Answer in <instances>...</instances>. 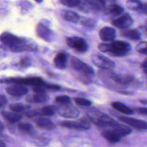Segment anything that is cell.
<instances>
[{"instance_id": "1", "label": "cell", "mask_w": 147, "mask_h": 147, "mask_svg": "<svg viewBox=\"0 0 147 147\" xmlns=\"http://www.w3.org/2000/svg\"><path fill=\"white\" fill-rule=\"evenodd\" d=\"M100 133L103 137L111 144L119 142L122 137L131 133V129L124 124L118 123L115 121L109 126L100 128Z\"/></svg>"}, {"instance_id": "2", "label": "cell", "mask_w": 147, "mask_h": 147, "mask_svg": "<svg viewBox=\"0 0 147 147\" xmlns=\"http://www.w3.org/2000/svg\"><path fill=\"white\" fill-rule=\"evenodd\" d=\"M0 41L5 45L8 46L12 52L29 51L34 50V46L27 42V40L20 38L9 32H4L0 36Z\"/></svg>"}, {"instance_id": "3", "label": "cell", "mask_w": 147, "mask_h": 147, "mask_svg": "<svg viewBox=\"0 0 147 147\" xmlns=\"http://www.w3.org/2000/svg\"><path fill=\"white\" fill-rule=\"evenodd\" d=\"M99 50L101 52L114 57L126 56L131 51V45L129 43L124 41H114L106 44L101 43L98 45Z\"/></svg>"}, {"instance_id": "4", "label": "cell", "mask_w": 147, "mask_h": 147, "mask_svg": "<svg viewBox=\"0 0 147 147\" xmlns=\"http://www.w3.org/2000/svg\"><path fill=\"white\" fill-rule=\"evenodd\" d=\"M87 116L90 121L93 122L98 127L103 128L109 126L115 121L112 118L98 110H90L88 111Z\"/></svg>"}, {"instance_id": "5", "label": "cell", "mask_w": 147, "mask_h": 147, "mask_svg": "<svg viewBox=\"0 0 147 147\" xmlns=\"http://www.w3.org/2000/svg\"><path fill=\"white\" fill-rule=\"evenodd\" d=\"M70 65L72 69H73L76 71L79 72L86 77L90 78L94 76V70L90 66H89L88 65L83 63V62H82L81 60L76 58V57H70Z\"/></svg>"}, {"instance_id": "6", "label": "cell", "mask_w": 147, "mask_h": 147, "mask_svg": "<svg viewBox=\"0 0 147 147\" xmlns=\"http://www.w3.org/2000/svg\"><path fill=\"white\" fill-rule=\"evenodd\" d=\"M58 123L63 127L76 131H86L90 128V121L85 118L78 121H63Z\"/></svg>"}, {"instance_id": "7", "label": "cell", "mask_w": 147, "mask_h": 147, "mask_svg": "<svg viewBox=\"0 0 147 147\" xmlns=\"http://www.w3.org/2000/svg\"><path fill=\"white\" fill-rule=\"evenodd\" d=\"M66 42L70 48L78 53H83L88 50V45L84 39L79 37H69L66 38Z\"/></svg>"}, {"instance_id": "8", "label": "cell", "mask_w": 147, "mask_h": 147, "mask_svg": "<svg viewBox=\"0 0 147 147\" xmlns=\"http://www.w3.org/2000/svg\"><path fill=\"white\" fill-rule=\"evenodd\" d=\"M57 113L59 116L66 119H76L79 116L78 109L70 103L61 105L59 108L57 107Z\"/></svg>"}, {"instance_id": "9", "label": "cell", "mask_w": 147, "mask_h": 147, "mask_svg": "<svg viewBox=\"0 0 147 147\" xmlns=\"http://www.w3.org/2000/svg\"><path fill=\"white\" fill-rule=\"evenodd\" d=\"M91 60L95 65L101 69L112 70L116 66L115 63L111 60L98 54L93 55L91 57Z\"/></svg>"}, {"instance_id": "10", "label": "cell", "mask_w": 147, "mask_h": 147, "mask_svg": "<svg viewBox=\"0 0 147 147\" xmlns=\"http://www.w3.org/2000/svg\"><path fill=\"white\" fill-rule=\"evenodd\" d=\"M111 24L119 29H126L133 24V19L128 13H122L118 17L112 20Z\"/></svg>"}, {"instance_id": "11", "label": "cell", "mask_w": 147, "mask_h": 147, "mask_svg": "<svg viewBox=\"0 0 147 147\" xmlns=\"http://www.w3.org/2000/svg\"><path fill=\"white\" fill-rule=\"evenodd\" d=\"M118 119L121 121L123 122L126 124L129 125L130 126L133 127L134 129H136L140 131H145L147 129V123L146 121L138 119H133V118L128 117V116H118Z\"/></svg>"}, {"instance_id": "12", "label": "cell", "mask_w": 147, "mask_h": 147, "mask_svg": "<svg viewBox=\"0 0 147 147\" xmlns=\"http://www.w3.org/2000/svg\"><path fill=\"white\" fill-rule=\"evenodd\" d=\"M57 113V107L55 106H46L40 109H34L29 111H26V115L28 117H34L40 115V116H53Z\"/></svg>"}, {"instance_id": "13", "label": "cell", "mask_w": 147, "mask_h": 147, "mask_svg": "<svg viewBox=\"0 0 147 147\" xmlns=\"http://www.w3.org/2000/svg\"><path fill=\"white\" fill-rule=\"evenodd\" d=\"M36 33L39 37L45 40V41L50 42L53 38V32L48 27H47L45 25L41 24V23L37 24V27H36Z\"/></svg>"}, {"instance_id": "14", "label": "cell", "mask_w": 147, "mask_h": 147, "mask_svg": "<svg viewBox=\"0 0 147 147\" xmlns=\"http://www.w3.org/2000/svg\"><path fill=\"white\" fill-rule=\"evenodd\" d=\"M100 38L104 42H112L116 39V30L110 27H104L99 32Z\"/></svg>"}, {"instance_id": "15", "label": "cell", "mask_w": 147, "mask_h": 147, "mask_svg": "<svg viewBox=\"0 0 147 147\" xmlns=\"http://www.w3.org/2000/svg\"><path fill=\"white\" fill-rule=\"evenodd\" d=\"M126 6L130 9L136 11L142 14H146L147 7L146 3H142L139 0H128Z\"/></svg>"}, {"instance_id": "16", "label": "cell", "mask_w": 147, "mask_h": 147, "mask_svg": "<svg viewBox=\"0 0 147 147\" xmlns=\"http://www.w3.org/2000/svg\"><path fill=\"white\" fill-rule=\"evenodd\" d=\"M6 92L9 95L11 96H22L27 94V88L22 85H16L14 84L11 86L6 88Z\"/></svg>"}, {"instance_id": "17", "label": "cell", "mask_w": 147, "mask_h": 147, "mask_svg": "<svg viewBox=\"0 0 147 147\" xmlns=\"http://www.w3.org/2000/svg\"><path fill=\"white\" fill-rule=\"evenodd\" d=\"M34 122L37 126L46 130L51 131L55 128V124L50 119L45 117L36 118L34 120Z\"/></svg>"}, {"instance_id": "18", "label": "cell", "mask_w": 147, "mask_h": 147, "mask_svg": "<svg viewBox=\"0 0 147 147\" xmlns=\"http://www.w3.org/2000/svg\"><path fill=\"white\" fill-rule=\"evenodd\" d=\"M26 100L30 103H45L49 100L48 95L45 93H35L33 95H30L26 98Z\"/></svg>"}, {"instance_id": "19", "label": "cell", "mask_w": 147, "mask_h": 147, "mask_svg": "<svg viewBox=\"0 0 147 147\" xmlns=\"http://www.w3.org/2000/svg\"><path fill=\"white\" fill-rule=\"evenodd\" d=\"M121 35L122 37L131 40H138L141 38L142 34L138 30L134 29H123L121 31Z\"/></svg>"}, {"instance_id": "20", "label": "cell", "mask_w": 147, "mask_h": 147, "mask_svg": "<svg viewBox=\"0 0 147 147\" xmlns=\"http://www.w3.org/2000/svg\"><path fill=\"white\" fill-rule=\"evenodd\" d=\"M67 56L64 52H60L56 55L54 59V64L58 69H65L67 65Z\"/></svg>"}, {"instance_id": "21", "label": "cell", "mask_w": 147, "mask_h": 147, "mask_svg": "<svg viewBox=\"0 0 147 147\" xmlns=\"http://www.w3.org/2000/svg\"><path fill=\"white\" fill-rule=\"evenodd\" d=\"M111 106L114 109H116L118 111L121 112L122 113H124L126 115H132L134 114V111L132 110V109L129 108V106H126L124 103H121V102H113L111 103Z\"/></svg>"}, {"instance_id": "22", "label": "cell", "mask_w": 147, "mask_h": 147, "mask_svg": "<svg viewBox=\"0 0 147 147\" xmlns=\"http://www.w3.org/2000/svg\"><path fill=\"white\" fill-rule=\"evenodd\" d=\"M18 129L22 133L28 134L32 136H34L36 134L33 126L30 123H27V122H22V123H19Z\"/></svg>"}, {"instance_id": "23", "label": "cell", "mask_w": 147, "mask_h": 147, "mask_svg": "<svg viewBox=\"0 0 147 147\" xmlns=\"http://www.w3.org/2000/svg\"><path fill=\"white\" fill-rule=\"evenodd\" d=\"M106 11L107 14H110L111 16H119L122 13H123L124 9L119 4H112L109 5V7H107Z\"/></svg>"}, {"instance_id": "24", "label": "cell", "mask_w": 147, "mask_h": 147, "mask_svg": "<svg viewBox=\"0 0 147 147\" xmlns=\"http://www.w3.org/2000/svg\"><path fill=\"white\" fill-rule=\"evenodd\" d=\"M2 116L5 120H7L9 123H16L22 119V116L19 113L13 111H2Z\"/></svg>"}, {"instance_id": "25", "label": "cell", "mask_w": 147, "mask_h": 147, "mask_svg": "<svg viewBox=\"0 0 147 147\" xmlns=\"http://www.w3.org/2000/svg\"><path fill=\"white\" fill-rule=\"evenodd\" d=\"M63 18L66 21L73 23L78 22L80 20V17L77 13L73 11H69V10H65L63 11Z\"/></svg>"}, {"instance_id": "26", "label": "cell", "mask_w": 147, "mask_h": 147, "mask_svg": "<svg viewBox=\"0 0 147 147\" xmlns=\"http://www.w3.org/2000/svg\"><path fill=\"white\" fill-rule=\"evenodd\" d=\"M30 109V106L22 104V103H12L9 105V109L13 112L15 113H21L23 111H27Z\"/></svg>"}, {"instance_id": "27", "label": "cell", "mask_w": 147, "mask_h": 147, "mask_svg": "<svg viewBox=\"0 0 147 147\" xmlns=\"http://www.w3.org/2000/svg\"><path fill=\"white\" fill-rule=\"evenodd\" d=\"M93 10L103 9L106 7V2L104 0H88Z\"/></svg>"}, {"instance_id": "28", "label": "cell", "mask_w": 147, "mask_h": 147, "mask_svg": "<svg viewBox=\"0 0 147 147\" xmlns=\"http://www.w3.org/2000/svg\"><path fill=\"white\" fill-rule=\"evenodd\" d=\"M77 7L80 11H85V12H88V11L93 10L88 0H79V3Z\"/></svg>"}, {"instance_id": "29", "label": "cell", "mask_w": 147, "mask_h": 147, "mask_svg": "<svg viewBox=\"0 0 147 147\" xmlns=\"http://www.w3.org/2000/svg\"><path fill=\"white\" fill-rule=\"evenodd\" d=\"M55 101L60 105H65L67 104V103H70L71 99H70V98L69 96H59L55 98Z\"/></svg>"}, {"instance_id": "30", "label": "cell", "mask_w": 147, "mask_h": 147, "mask_svg": "<svg viewBox=\"0 0 147 147\" xmlns=\"http://www.w3.org/2000/svg\"><path fill=\"white\" fill-rule=\"evenodd\" d=\"M80 22L82 25L85 26V27H93L95 25H96V22L90 18H83L80 19Z\"/></svg>"}, {"instance_id": "31", "label": "cell", "mask_w": 147, "mask_h": 147, "mask_svg": "<svg viewBox=\"0 0 147 147\" xmlns=\"http://www.w3.org/2000/svg\"><path fill=\"white\" fill-rule=\"evenodd\" d=\"M74 101L78 105L81 106H90L91 105V102L89 100H88V99L84 98H75Z\"/></svg>"}, {"instance_id": "32", "label": "cell", "mask_w": 147, "mask_h": 147, "mask_svg": "<svg viewBox=\"0 0 147 147\" xmlns=\"http://www.w3.org/2000/svg\"><path fill=\"white\" fill-rule=\"evenodd\" d=\"M59 1L67 7H76L79 3V0H59Z\"/></svg>"}, {"instance_id": "33", "label": "cell", "mask_w": 147, "mask_h": 147, "mask_svg": "<svg viewBox=\"0 0 147 147\" xmlns=\"http://www.w3.org/2000/svg\"><path fill=\"white\" fill-rule=\"evenodd\" d=\"M42 86L45 89H47V90H53V91H57V90L61 89L60 86H59L58 85L53 84V83H45V82L44 83H43Z\"/></svg>"}, {"instance_id": "34", "label": "cell", "mask_w": 147, "mask_h": 147, "mask_svg": "<svg viewBox=\"0 0 147 147\" xmlns=\"http://www.w3.org/2000/svg\"><path fill=\"white\" fill-rule=\"evenodd\" d=\"M31 60L30 58L27 57H24L20 60V65L22 66V67H27L31 65Z\"/></svg>"}, {"instance_id": "35", "label": "cell", "mask_w": 147, "mask_h": 147, "mask_svg": "<svg viewBox=\"0 0 147 147\" xmlns=\"http://www.w3.org/2000/svg\"><path fill=\"white\" fill-rule=\"evenodd\" d=\"M138 52L142 54L146 55V42H144L139 44V47H138Z\"/></svg>"}, {"instance_id": "36", "label": "cell", "mask_w": 147, "mask_h": 147, "mask_svg": "<svg viewBox=\"0 0 147 147\" xmlns=\"http://www.w3.org/2000/svg\"><path fill=\"white\" fill-rule=\"evenodd\" d=\"M134 111H136L139 114H142L143 116H146L147 109L146 108H140V107H134V109H132Z\"/></svg>"}, {"instance_id": "37", "label": "cell", "mask_w": 147, "mask_h": 147, "mask_svg": "<svg viewBox=\"0 0 147 147\" xmlns=\"http://www.w3.org/2000/svg\"><path fill=\"white\" fill-rule=\"evenodd\" d=\"M7 103V99L4 95L0 94V107L4 106Z\"/></svg>"}, {"instance_id": "38", "label": "cell", "mask_w": 147, "mask_h": 147, "mask_svg": "<svg viewBox=\"0 0 147 147\" xmlns=\"http://www.w3.org/2000/svg\"><path fill=\"white\" fill-rule=\"evenodd\" d=\"M142 70H143L144 73L145 74H146L147 73V60H146V59H145L143 63L142 64Z\"/></svg>"}, {"instance_id": "39", "label": "cell", "mask_w": 147, "mask_h": 147, "mask_svg": "<svg viewBox=\"0 0 147 147\" xmlns=\"http://www.w3.org/2000/svg\"><path fill=\"white\" fill-rule=\"evenodd\" d=\"M4 124H3L2 122L0 121V134H2L3 131H4Z\"/></svg>"}, {"instance_id": "40", "label": "cell", "mask_w": 147, "mask_h": 147, "mask_svg": "<svg viewBox=\"0 0 147 147\" xmlns=\"http://www.w3.org/2000/svg\"><path fill=\"white\" fill-rule=\"evenodd\" d=\"M0 147H7L6 146L5 144H4L1 140H0Z\"/></svg>"}, {"instance_id": "41", "label": "cell", "mask_w": 147, "mask_h": 147, "mask_svg": "<svg viewBox=\"0 0 147 147\" xmlns=\"http://www.w3.org/2000/svg\"><path fill=\"white\" fill-rule=\"evenodd\" d=\"M139 101H140V103H143V104H144V105H146V103H146L147 100H146V99H144V100H140Z\"/></svg>"}, {"instance_id": "42", "label": "cell", "mask_w": 147, "mask_h": 147, "mask_svg": "<svg viewBox=\"0 0 147 147\" xmlns=\"http://www.w3.org/2000/svg\"><path fill=\"white\" fill-rule=\"evenodd\" d=\"M34 1L37 3H41L42 1V0H34Z\"/></svg>"}, {"instance_id": "43", "label": "cell", "mask_w": 147, "mask_h": 147, "mask_svg": "<svg viewBox=\"0 0 147 147\" xmlns=\"http://www.w3.org/2000/svg\"><path fill=\"white\" fill-rule=\"evenodd\" d=\"M111 1H115V0H111Z\"/></svg>"}]
</instances>
